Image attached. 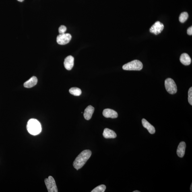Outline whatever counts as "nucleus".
I'll list each match as a JSON object with an SVG mask.
<instances>
[{"mask_svg":"<svg viewBox=\"0 0 192 192\" xmlns=\"http://www.w3.org/2000/svg\"><path fill=\"white\" fill-rule=\"evenodd\" d=\"M165 87L168 93L171 94H174L177 92V86L175 81L170 78H167L165 81Z\"/></svg>","mask_w":192,"mask_h":192,"instance_id":"4","label":"nucleus"},{"mask_svg":"<svg viewBox=\"0 0 192 192\" xmlns=\"http://www.w3.org/2000/svg\"><path fill=\"white\" fill-rule=\"evenodd\" d=\"M103 115L106 118H111L115 119L118 117V114L114 110L110 108L104 109L102 112Z\"/></svg>","mask_w":192,"mask_h":192,"instance_id":"9","label":"nucleus"},{"mask_svg":"<svg viewBox=\"0 0 192 192\" xmlns=\"http://www.w3.org/2000/svg\"><path fill=\"white\" fill-rule=\"evenodd\" d=\"M190 191H191V192L192 191V184H191V187H190Z\"/></svg>","mask_w":192,"mask_h":192,"instance_id":"22","label":"nucleus"},{"mask_svg":"<svg viewBox=\"0 0 192 192\" xmlns=\"http://www.w3.org/2000/svg\"><path fill=\"white\" fill-rule=\"evenodd\" d=\"M189 15L187 12H183L180 14L179 17V20L180 22L184 23L187 20Z\"/></svg>","mask_w":192,"mask_h":192,"instance_id":"17","label":"nucleus"},{"mask_svg":"<svg viewBox=\"0 0 192 192\" xmlns=\"http://www.w3.org/2000/svg\"><path fill=\"white\" fill-rule=\"evenodd\" d=\"M38 82V79L33 76L24 83V86L26 88H31L35 85Z\"/></svg>","mask_w":192,"mask_h":192,"instance_id":"15","label":"nucleus"},{"mask_svg":"<svg viewBox=\"0 0 192 192\" xmlns=\"http://www.w3.org/2000/svg\"><path fill=\"white\" fill-rule=\"evenodd\" d=\"M44 183L48 192H58L55 180L52 176H50L48 178H46Z\"/></svg>","mask_w":192,"mask_h":192,"instance_id":"5","label":"nucleus"},{"mask_svg":"<svg viewBox=\"0 0 192 192\" xmlns=\"http://www.w3.org/2000/svg\"><path fill=\"white\" fill-rule=\"evenodd\" d=\"M94 108L91 105H89L85 108L84 113V116L85 119L87 120H90L94 113Z\"/></svg>","mask_w":192,"mask_h":192,"instance_id":"10","label":"nucleus"},{"mask_svg":"<svg viewBox=\"0 0 192 192\" xmlns=\"http://www.w3.org/2000/svg\"><path fill=\"white\" fill-rule=\"evenodd\" d=\"M106 189V187L104 185H101L98 186L93 190L91 192H104Z\"/></svg>","mask_w":192,"mask_h":192,"instance_id":"18","label":"nucleus"},{"mask_svg":"<svg viewBox=\"0 0 192 192\" xmlns=\"http://www.w3.org/2000/svg\"><path fill=\"white\" fill-rule=\"evenodd\" d=\"M140 191H137V190H136L135 191H133V192H140Z\"/></svg>","mask_w":192,"mask_h":192,"instance_id":"24","label":"nucleus"},{"mask_svg":"<svg viewBox=\"0 0 192 192\" xmlns=\"http://www.w3.org/2000/svg\"><path fill=\"white\" fill-rule=\"evenodd\" d=\"M143 126L148 130L149 133L151 134H154L156 132V130L154 126L149 123L145 119H143L142 120Z\"/></svg>","mask_w":192,"mask_h":192,"instance_id":"13","label":"nucleus"},{"mask_svg":"<svg viewBox=\"0 0 192 192\" xmlns=\"http://www.w3.org/2000/svg\"><path fill=\"white\" fill-rule=\"evenodd\" d=\"M186 147V143L184 142H181L179 143L177 148V154L180 158L183 157L185 154Z\"/></svg>","mask_w":192,"mask_h":192,"instance_id":"12","label":"nucleus"},{"mask_svg":"<svg viewBox=\"0 0 192 192\" xmlns=\"http://www.w3.org/2000/svg\"><path fill=\"white\" fill-rule=\"evenodd\" d=\"M164 28V25L160 21H157L150 29V32L155 35L160 33Z\"/></svg>","mask_w":192,"mask_h":192,"instance_id":"7","label":"nucleus"},{"mask_svg":"<svg viewBox=\"0 0 192 192\" xmlns=\"http://www.w3.org/2000/svg\"><path fill=\"white\" fill-rule=\"evenodd\" d=\"M17 1H18L20 2H23V1H24V0H17Z\"/></svg>","mask_w":192,"mask_h":192,"instance_id":"23","label":"nucleus"},{"mask_svg":"<svg viewBox=\"0 0 192 192\" xmlns=\"http://www.w3.org/2000/svg\"><path fill=\"white\" fill-rule=\"evenodd\" d=\"M180 62L185 66L189 65L191 62V59L189 55L187 53L181 54L180 58Z\"/></svg>","mask_w":192,"mask_h":192,"instance_id":"14","label":"nucleus"},{"mask_svg":"<svg viewBox=\"0 0 192 192\" xmlns=\"http://www.w3.org/2000/svg\"><path fill=\"white\" fill-rule=\"evenodd\" d=\"M187 34L189 35H192V27H190V28L187 29Z\"/></svg>","mask_w":192,"mask_h":192,"instance_id":"21","label":"nucleus"},{"mask_svg":"<svg viewBox=\"0 0 192 192\" xmlns=\"http://www.w3.org/2000/svg\"><path fill=\"white\" fill-rule=\"evenodd\" d=\"M67 30V28L64 26H61L59 27V34H65Z\"/></svg>","mask_w":192,"mask_h":192,"instance_id":"20","label":"nucleus"},{"mask_svg":"<svg viewBox=\"0 0 192 192\" xmlns=\"http://www.w3.org/2000/svg\"><path fill=\"white\" fill-rule=\"evenodd\" d=\"M188 102L189 104L192 105V87H191L189 89L188 91Z\"/></svg>","mask_w":192,"mask_h":192,"instance_id":"19","label":"nucleus"},{"mask_svg":"<svg viewBox=\"0 0 192 192\" xmlns=\"http://www.w3.org/2000/svg\"><path fill=\"white\" fill-rule=\"evenodd\" d=\"M143 67V64L140 61L135 60L124 65L123 69L125 70L140 71Z\"/></svg>","mask_w":192,"mask_h":192,"instance_id":"3","label":"nucleus"},{"mask_svg":"<svg viewBox=\"0 0 192 192\" xmlns=\"http://www.w3.org/2000/svg\"><path fill=\"white\" fill-rule=\"evenodd\" d=\"M27 129L30 134L36 135L41 132V126L38 120L35 119H31L27 124Z\"/></svg>","mask_w":192,"mask_h":192,"instance_id":"2","label":"nucleus"},{"mask_svg":"<svg viewBox=\"0 0 192 192\" xmlns=\"http://www.w3.org/2000/svg\"><path fill=\"white\" fill-rule=\"evenodd\" d=\"M69 92L71 94L75 96H79L81 94V89L77 87H73L69 90Z\"/></svg>","mask_w":192,"mask_h":192,"instance_id":"16","label":"nucleus"},{"mask_svg":"<svg viewBox=\"0 0 192 192\" xmlns=\"http://www.w3.org/2000/svg\"><path fill=\"white\" fill-rule=\"evenodd\" d=\"M92 155V152L90 150H85L81 152L73 163L74 167L77 170L82 168L88 161Z\"/></svg>","mask_w":192,"mask_h":192,"instance_id":"1","label":"nucleus"},{"mask_svg":"<svg viewBox=\"0 0 192 192\" xmlns=\"http://www.w3.org/2000/svg\"><path fill=\"white\" fill-rule=\"evenodd\" d=\"M72 38L71 35L69 34H60L57 38V43L60 45H65L68 44Z\"/></svg>","mask_w":192,"mask_h":192,"instance_id":"6","label":"nucleus"},{"mask_svg":"<svg viewBox=\"0 0 192 192\" xmlns=\"http://www.w3.org/2000/svg\"><path fill=\"white\" fill-rule=\"evenodd\" d=\"M103 136L106 139H115L117 137L116 133L112 130L106 128L104 130Z\"/></svg>","mask_w":192,"mask_h":192,"instance_id":"11","label":"nucleus"},{"mask_svg":"<svg viewBox=\"0 0 192 192\" xmlns=\"http://www.w3.org/2000/svg\"><path fill=\"white\" fill-rule=\"evenodd\" d=\"M74 58L72 56H69L66 58L64 61V65L66 69L71 70L74 66Z\"/></svg>","mask_w":192,"mask_h":192,"instance_id":"8","label":"nucleus"}]
</instances>
